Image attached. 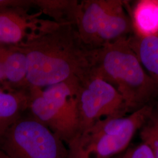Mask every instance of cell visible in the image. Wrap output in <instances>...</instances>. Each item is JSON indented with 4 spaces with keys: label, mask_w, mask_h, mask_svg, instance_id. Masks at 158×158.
Here are the masks:
<instances>
[{
    "label": "cell",
    "mask_w": 158,
    "mask_h": 158,
    "mask_svg": "<svg viewBox=\"0 0 158 158\" xmlns=\"http://www.w3.org/2000/svg\"><path fill=\"white\" fill-rule=\"evenodd\" d=\"M93 72L113 85L134 111L157 104L158 86L142 66L127 39L97 48Z\"/></svg>",
    "instance_id": "7a4b0ae2"
},
{
    "label": "cell",
    "mask_w": 158,
    "mask_h": 158,
    "mask_svg": "<svg viewBox=\"0 0 158 158\" xmlns=\"http://www.w3.org/2000/svg\"><path fill=\"white\" fill-rule=\"evenodd\" d=\"M28 90L8 91L0 85V136L28 110Z\"/></svg>",
    "instance_id": "8fae6325"
},
{
    "label": "cell",
    "mask_w": 158,
    "mask_h": 158,
    "mask_svg": "<svg viewBox=\"0 0 158 158\" xmlns=\"http://www.w3.org/2000/svg\"><path fill=\"white\" fill-rule=\"evenodd\" d=\"M35 6L33 0H0V8L11 6Z\"/></svg>",
    "instance_id": "e0dca14e"
},
{
    "label": "cell",
    "mask_w": 158,
    "mask_h": 158,
    "mask_svg": "<svg viewBox=\"0 0 158 158\" xmlns=\"http://www.w3.org/2000/svg\"><path fill=\"white\" fill-rule=\"evenodd\" d=\"M154 107L148 105L120 118L102 119L78 134L68 145V158H112L130 147Z\"/></svg>",
    "instance_id": "3957f363"
},
{
    "label": "cell",
    "mask_w": 158,
    "mask_h": 158,
    "mask_svg": "<svg viewBox=\"0 0 158 158\" xmlns=\"http://www.w3.org/2000/svg\"><path fill=\"white\" fill-rule=\"evenodd\" d=\"M27 57V82L43 89L69 79L83 83L94 74L96 49L86 45L76 25L48 20L25 43L18 45Z\"/></svg>",
    "instance_id": "6da1fadb"
},
{
    "label": "cell",
    "mask_w": 158,
    "mask_h": 158,
    "mask_svg": "<svg viewBox=\"0 0 158 158\" xmlns=\"http://www.w3.org/2000/svg\"><path fill=\"white\" fill-rule=\"evenodd\" d=\"M78 111L79 134L103 119L123 117L134 112L113 85L94 74L81 83Z\"/></svg>",
    "instance_id": "52a82bcc"
},
{
    "label": "cell",
    "mask_w": 158,
    "mask_h": 158,
    "mask_svg": "<svg viewBox=\"0 0 158 158\" xmlns=\"http://www.w3.org/2000/svg\"><path fill=\"white\" fill-rule=\"evenodd\" d=\"M4 69L8 89L28 91L27 57L17 45H6Z\"/></svg>",
    "instance_id": "30bf717a"
},
{
    "label": "cell",
    "mask_w": 158,
    "mask_h": 158,
    "mask_svg": "<svg viewBox=\"0 0 158 158\" xmlns=\"http://www.w3.org/2000/svg\"><path fill=\"white\" fill-rule=\"evenodd\" d=\"M29 6L0 8V44L18 45L26 42L37 34L47 22L39 16L29 14Z\"/></svg>",
    "instance_id": "ba28073f"
},
{
    "label": "cell",
    "mask_w": 158,
    "mask_h": 158,
    "mask_svg": "<svg viewBox=\"0 0 158 158\" xmlns=\"http://www.w3.org/2000/svg\"><path fill=\"white\" fill-rule=\"evenodd\" d=\"M119 158V155H117V156H114V157H113L112 158Z\"/></svg>",
    "instance_id": "d6986e66"
},
{
    "label": "cell",
    "mask_w": 158,
    "mask_h": 158,
    "mask_svg": "<svg viewBox=\"0 0 158 158\" xmlns=\"http://www.w3.org/2000/svg\"><path fill=\"white\" fill-rule=\"evenodd\" d=\"M142 142L150 147L158 158V105L154 106L148 118L139 130Z\"/></svg>",
    "instance_id": "5bb4252c"
},
{
    "label": "cell",
    "mask_w": 158,
    "mask_h": 158,
    "mask_svg": "<svg viewBox=\"0 0 158 158\" xmlns=\"http://www.w3.org/2000/svg\"><path fill=\"white\" fill-rule=\"evenodd\" d=\"M125 3L121 0L80 1L76 27L86 45L99 48L127 39L134 33L132 18Z\"/></svg>",
    "instance_id": "5b68a950"
},
{
    "label": "cell",
    "mask_w": 158,
    "mask_h": 158,
    "mask_svg": "<svg viewBox=\"0 0 158 158\" xmlns=\"http://www.w3.org/2000/svg\"><path fill=\"white\" fill-rule=\"evenodd\" d=\"M0 158H9L7 156H6V155L2 152V151H0Z\"/></svg>",
    "instance_id": "ac0fdd59"
},
{
    "label": "cell",
    "mask_w": 158,
    "mask_h": 158,
    "mask_svg": "<svg viewBox=\"0 0 158 158\" xmlns=\"http://www.w3.org/2000/svg\"><path fill=\"white\" fill-rule=\"evenodd\" d=\"M80 1L76 0H34L41 12L52 17L58 23L76 25Z\"/></svg>",
    "instance_id": "7c38bea8"
},
{
    "label": "cell",
    "mask_w": 158,
    "mask_h": 158,
    "mask_svg": "<svg viewBox=\"0 0 158 158\" xmlns=\"http://www.w3.org/2000/svg\"><path fill=\"white\" fill-rule=\"evenodd\" d=\"M6 45L0 44V85L6 90L10 91L7 87L4 69V54Z\"/></svg>",
    "instance_id": "2e32d148"
},
{
    "label": "cell",
    "mask_w": 158,
    "mask_h": 158,
    "mask_svg": "<svg viewBox=\"0 0 158 158\" xmlns=\"http://www.w3.org/2000/svg\"><path fill=\"white\" fill-rule=\"evenodd\" d=\"M119 158H156L150 147L147 144L141 143L128 147L123 152L119 154Z\"/></svg>",
    "instance_id": "9a60e30c"
},
{
    "label": "cell",
    "mask_w": 158,
    "mask_h": 158,
    "mask_svg": "<svg viewBox=\"0 0 158 158\" xmlns=\"http://www.w3.org/2000/svg\"><path fill=\"white\" fill-rule=\"evenodd\" d=\"M134 32L142 35L158 31V0L139 1L131 14Z\"/></svg>",
    "instance_id": "4fadbf2b"
},
{
    "label": "cell",
    "mask_w": 158,
    "mask_h": 158,
    "mask_svg": "<svg viewBox=\"0 0 158 158\" xmlns=\"http://www.w3.org/2000/svg\"><path fill=\"white\" fill-rule=\"evenodd\" d=\"M0 151L9 158H68V147L49 128L25 113L0 136Z\"/></svg>",
    "instance_id": "8992f818"
},
{
    "label": "cell",
    "mask_w": 158,
    "mask_h": 158,
    "mask_svg": "<svg viewBox=\"0 0 158 158\" xmlns=\"http://www.w3.org/2000/svg\"><path fill=\"white\" fill-rule=\"evenodd\" d=\"M81 83L77 79H69L45 89H28L29 114L66 145L79 134L78 102Z\"/></svg>",
    "instance_id": "277c9868"
},
{
    "label": "cell",
    "mask_w": 158,
    "mask_h": 158,
    "mask_svg": "<svg viewBox=\"0 0 158 158\" xmlns=\"http://www.w3.org/2000/svg\"><path fill=\"white\" fill-rule=\"evenodd\" d=\"M127 40L143 68L158 86V31L147 35L134 32Z\"/></svg>",
    "instance_id": "9c48e42d"
}]
</instances>
